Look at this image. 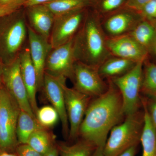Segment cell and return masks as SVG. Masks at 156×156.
I'll use <instances>...</instances> for the list:
<instances>
[{
	"label": "cell",
	"mask_w": 156,
	"mask_h": 156,
	"mask_svg": "<svg viewBox=\"0 0 156 156\" xmlns=\"http://www.w3.org/2000/svg\"><path fill=\"white\" fill-rule=\"evenodd\" d=\"M125 116L121 93L108 79L106 92L90 101L79 136L95 148H103L112 128Z\"/></svg>",
	"instance_id": "1"
},
{
	"label": "cell",
	"mask_w": 156,
	"mask_h": 156,
	"mask_svg": "<svg viewBox=\"0 0 156 156\" xmlns=\"http://www.w3.org/2000/svg\"><path fill=\"white\" fill-rule=\"evenodd\" d=\"M107 38L100 17L89 8L83 25L73 39L76 61L99 67L112 56L107 46Z\"/></svg>",
	"instance_id": "2"
},
{
	"label": "cell",
	"mask_w": 156,
	"mask_h": 156,
	"mask_svg": "<svg viewBox=\"0 0 156 156\" xmlns=\"http://www.w3.org/2000/svg\"><path fill=\"white\" fill-rule=\"evenodd\" d=\"M23 8L0 18V58L4 65L19 57L28 38L26 15Z\"/></svg>",
	"instance_id": "3"
},
{
	"label": "cell",
	"mask_w": 156,
	"mask_h": 156,
	"mask_svg": "<svg viewBox=\"0 0 156 156\" xmlns=\"http://www.w3.org/2000/svg\"><path fill=\"white\" fill-rule=\"evenodd\" d=\"M125 121L111 130L104 147L105 156H119L133 146L138 145L144 123V111L126 116Z\"/></svg>",
	"instance_id": "4"
},
{
	"label": "cell",
	"mask_w": 156,
	"mask_h": 156,
	"mask_svg": "<svg viewBox=\"0 0 156 156\" xmlns=\"http://www.w3.org/2000/svg\"><path fill=\"white\" fill-rule=\"evenodd\" d=\"M20 110L16 101L0 84V152H15L19 145L16 128Z\"/></svg>",
	"instance_id": "5"
},
{
	"label": "cell",
	"mask_w": 156,
	"mask_h": 156,
	"mask_svg": "<svg viewBox=\"0 0 156 156\" xmlns=\"http://www.w3.org/2000/svg\"><path fill=\"white\" fill-rule=\"evenodd\" d=\"M144 61L136 62L134 67L123 75L110 79L121 93L125 116L139 110Z\"/></svg>",
	"instance_id": "6"
},
{
	"label": "cell",
	"mask_w": 156,
	"mask_h": 156,
	"mask_svg": "<svg viewBox=\"0 0 156 156\" xmlns=\"http://www.w3.org/2000/svg\"><path fill=\"white\" fill-rule=\"evenodd\" d=\"M89 9L55 16L49 40L52 48L66 44L74 38L83 25Z\"/></svg>",
	"instance_id": "7"
},
{
	"label": "cell",
	"mask_w": 156,
	"mask_h": 156,
	"mask_svg": "<svg viewBox=\"0 0 156 156\" xmlns=\"http://www.w3.org/2000/svg\"><path fill=\"white\" fill-rule=\"evenodd\" d=\"M2 83L16 101L20 109L36 118L30 103L26 88L23 80L19 56L12 63L4 66Z\"/></svg>",
	"instance_id": "8"
},
{
	"label": "cell",
	"mask_w": 156,
	"mask_h": 156,
	"mask_svg": "<svg viewBox=\"0 0 156 156\" xmlns=\"http://www.w3.org/2000/svg\"><path fill=\"white\" fill-rule=\"evenodd\" d=\"M143 18L138 11L128 6L121 8L101 19L107 37L128 34Z\"/></svg>",
	"instance_id": "9"
},
{
	"label": "cell",
	"mask_w": 156,
	"mask_h": 156,
	"mask_svg": "<svg viewBox=\"0 0 156 156\" xmlns=\"http://www.w3.org/2000/svg\"><path fill=\"white\" fill-rule=\"evenodd\" d=\"M73 83L75 89L91 98L102 95L108 87L99 74L98 68L78 61L75 62Z\"/></svg>",
	"instance_id": "10"
},
{
	"label": "cell",
	"mask_w": 156,
	"mask_h": 156,
	"mask_svg": "<svg viewBox=\"0 0 156 156\" xmlns=\"http://www.w3.org/2000/svg\"><path fill=\"white\" fill-rule=\"evenodd\" d=\"M73 39L64 44L52 48L46 59L45 73L57 77L69 79L73 82L76 62Z\"/></svg>",
	"instance_id": "11"
},
{
	"label": "cell",
	"mask_w": 156,
	"mask_h": 156,
	"mask_svg": "<svg viewBox=\"0 0 156 156\" xmlns=\"http://www.w3.org/2000/svg\"><path fill=\"white\" fill-rule=\"evenodd\" d=\"M65 101L69 131L68 139L72 141L79 136L80 127L91 98L81 93L74 88L64 86Z\"/></svg>",
	"instance_id": "12"
},
{
	"label": "cell",
	"mask_w": 156,
	"mask_h": 156,
	"mask_svg": "<svg viewBox=\"0 0 156 156\" xmlns=\"http://www.w3.org/2000/svg\"><path fill=\"white\" fill-rule=\"evenodd\" d=\"M66 78L57 77L45 73L43 89L52 106L58 112L62 134L65 138L67 139L69 127L64 97V86L66 84Z\"/></svg>",
	"instance_id": "13"
},
{
	"label": "cell",
	"mask_w": 156,
	"mask_h": 156,
	"mask_svg": "<svg viewBox=\"0 0 156 156\" xmlns=\"http://www.w3.org/2000/svg\"><path fill=\"white\" fill-rule=\"evenodd\" d=\"M28 46L36 71L38 90L43 89L45 67L48 53L52 49L50 41L37 34L27 24Z\"/></svg>",
	"instance_id": "14"
},
{
	"label": "cell",
	"mask_w": 156,
	"mask_h": 156,
	"mask_svg": "<svg viewBox=\"0 0 156 156\" xmlns=\"http://www.w3.org/2000/svg\"><path fill=\"white\" fill-rule=\"evenodd\" d=\"M106 44L112 56L132 60L145 61L149 53L130 35L107 38Z\"/></svg>",
	"instance_id": "15"
},
{
	"label": "cell",
	"mask_w": 156,
	"mask_h": 156,
	"mask_svg": "<svg viewBox=\"0 0 156 156\" xmlns=\"http://www.w3.org/2000/svg\"><path fill=\"white\" fill-rule=\"evenodd\" d=\"M20 71L25 84L29 100L35 115L38 109L36 95L38 90L37 78L35 69L32 61L29 46H25L19 55Z\"/></svg>",
	"instance_id": "16"
},
{
	"label": "cell",
	"mask_w": 156,
	"mask_h": 156,
	"mask_svg": "<svg viewBox=\"0 0 156 156\" xmlns=\"http://www.w3.org/2000/svg\"><path fill=\"white\" fill-rule=\"evenodd\" d=\"M28 25L37 34L50 40L55 16L44 5L25 8Z\"/></svg>",
	"instance_id": "17"
},
{
	"label": "cell",
	"mask_w": 156,
	"mask_h": 156,
	"mask_svg": "<svg viewBox=\"0 0 156 156\" xmlns=\"http://www.w3.org/2000/svg\"><path fill=\"white\" fill-rule=\"evenodd\" d=\"M136 63L129 59L112 56L99 66L98 73L103 79H112L128 73Z\"/></svg>",
	"instance_id": "18"
},
{
	"label": "cell",
	"mask_w": 156,
	"mask_h": 156,
	"mask_svg": "<svg viewBox=\"0 0 156 156\" xmlns=\"http://www.w3.org/2000/svg\"><path fill=\"white\" fill-rule=\"evenodd\" d=\"M144 113V123L140 137L142 156H156V129L152 122L144 100L141 99Z\"/></svg>",
	"instance_id": "19"
},
{
	"label": "cell",
	"mask_w": 156,
	"mask_h": 156,
	"mask_svg": "<svg viewBox=\"0 0 156 156\" xmlns=\"http://www.w3.org/2000/svg\"><path fill=\"white\" fill-rule=\"evenodd\" d=\"M128 34L144 48L149 54L152 53L156 44V35L154 28L150 22L143 19Z\"/></svg>",
	"instance_id": "20"
},
{
	"label": "cell",
	"mask_w": 156,
	"mask_h": 156,
	"mask_svg": "<svg viewBox=\"0 0 156 156\" xmlns=\"http://www.w3.org/2000/svg\"><path fill=\"white\" fill-rule=\"evenodd\" d=\"M56 143L55 135L49 129L41 128L31 134L27 144L34 150L44 155Z\"/></svg>",
	"instance_id": "21"
},
{
	"label": "cell",
	"mask_w": 156,
	"mask_h": 156,
	"mask_svg": "<svg viewBox=\"0 0 156 156\" xmlns=\"http://www.w3.org/2000/svg\"><path fill=\"white\" fill-rule=\"evenodd\" d=\"M43 128L35 117L20 110L16 128V135L19 144H27L31 134L39 128Z\"/></svg>",
	"instance_id": "22"
},
{
	"label": "cell",
	"mask_w": 156,
	"mask_h": 156,
	"mask_svg": "<svg viewBox=\"0 0 156 156\" xmlns=\"http://www.w3.org/2000/svg\"><path fill=\"white\" fill-rule=\"evenodd\" d=\"M92 0H55L44 4L55 16L90 8Z\"/></svg>",
	"instance_id": "23"
},
{
	"label": "cell",
	"mask_w": 156,
	"mask_h": 156,
	"mask_svg": "<svg viewBox=\"0 0 156 156\" xmlns=\"http://www.w3.org/2000/svg\"><path fill=\"white\" fill-rule=\"evenodd\" d=\"M59 156H91L95 147L81 139L72 144L64 142L56 143Z\"/></svg>",
	"instance_id": "24"
},
{
	"label": "cell",
	"mask_w": 156,
	"mask_h": 156,
	"mask_svg": "<svg viewBox=\"0 0 156 156\" xmlns=\"http://www.w3.org/2000/svg\"><path fill=\"white\" fill-rule=\"evenodd\" d=\"M141 92L148 98L156 96V63L147 59L144 63Z\"/></svg>",
	"instance_id": "25"
},
{
	"label": "cell",
	"mask_w": 156,
	"mask_h": 156,
	"mask_svg": "<svg viewBox=\"0 0 156 156\" xmlns=\"http://www.w3.org/2000/svg\"><path fill=\"white\" fill-rule=\"evenodd\" d=\"M127 3L128 0H92L90 9L101 19L108 14L126 7Z\"/></svg>",
	"instance_id": "26"
},
{
	"label": "cell",
	"mask_w": 156,
	"mask_h": 156,
	"mask_svg": "<svg viewBox=\"0 0 156 156\" xmlns=\"http://www.w3.org/2000/svg\"><path fill=\"white\" fill-rule=\"evenodd\" d=\"M35 116L39 124L43 128L48 129L55 126L60 120L56 110L50 105L39 108Z\"/></svg>",
	"instance_id": "27"
},
{
	"label": "cell",
	"mask_w": 156,
	"mask_h": 156,
	"mask_svg": "<svg viewBox=\"0 0 156 156\" xmlns=\"http://www.w3.org/2000/svg\"><path fill=\"white\" fill-rule=\"evenodd\" d=\"M143 19L152 22L156 20V0H151L138 11Z\"/></svg>",
	"instance_id": "28"
},
{
	"label": "cell",
	"mask_w": 156,
	"mask_h": 156,
	"mask_svg": "<svg viewBox=\"0 0 156 156\" xmlns=\"http://www.w3.org/2000/svg\"><path fill=\"white\" fill-rule=\"evenodd\" d=\"M25 2L16 1L12 2L0 4V18L5 16L21 9Z\"/></svg>",
	"instance_id": "29"
},
{
	"label": "cell",
	"mask_w": 156,
	"mask_h": 156,
	"mask_svg": "<svg viewBox=\"0 0 156 156\" xmlns=\"http://www.w3.org/2000/svg\"><path fill=\"white\" fill-rule=\"evenodd\" d=\"M17 156H43L27 144H19L15 151Z\"/></svg>",
	"instance_id": "30"
},
{
	"label": "cell",
	"mask_w": 156,
	"mask_h": 156,
	"mask_svg": "<svg viewBox=\"0 0 156 156\" xmlns=\"http://www.w3.org/2000/svg\"><path fill=\"white\" fill-rule=\"evenodd\" d=\"M144 101L151 121L156 129V96L149 97L148 100Z\"/></svg>",
	"instance_id": "31"
},
{
	"label": "cell",
	"mask_w": 156,
	"mask_h": 156,
	"mask_svg": "<svg viewBox=\"0 0 156 156\" xmlns=\"http://www.w3.org/2000/svg\"><path fill=\"white\" fill-rule=\"evenodd\" d=\"M151 0H128L127 6L138 11Z\"/></svg>",
	"instance_id": "32"
},
{
	"label": "cell",
	"mask_w": 156,
	"mask_h": 156,
	"mask_svg": "<svg viewBox=\"0 0 156 156\" xmlns=\"http://www.w3.org/2000/svg\"><path fill=\"white\" fill-rule=\"evenodd\" d=\"M53 1L55 0H27L24 4L23 7L25 8L37 5H44Z\"/></svg>",
	"instance_id": "33"
},
{
	"label": "cell",
	"mask_w": 156,
	"mask_h": 156,
	"mask_svg": "<svg viewBox=\"0 0 156 156\" xmlns=\"http://www.w3.org/2000/svg\"><path fill=\"white\" fill-rule=\"evenodd\" d=\"M138 145L133 146L121 154L119 156H135Z\"/></svg>",
	"instance_id": "34"
},
{
	"label": "cell",
	"mask_w": 156,
	"mask_h": 156,
	"mask_svg": "<svg viewBox=\"0 0 156 156\" xmlns=\"http://www.w3.org/2000/svg\"><path fill=\"white\" fill-rule=\"evenodd\" d=\"M43 156H59L56 143L50 150L43 155Z\"/></svg>",
	"instance_id": "35"
},
{
	"label": "cell",
	"mask_w": 156,
	"mask_h": 156,
	"mask_svg": "<svg viewBox=\"0 0 156 156\" xmlns=\"http://www.w3.org/2000/svg\"><path fill=\"white\" fill-rule=\"evenodd\" d=\"M103 148L97 147L95 148L91 156H105L103 152Z\"/></svg>",
	"instance_id": "36"
},
{
	"label": "cell",
	"mask_w": 156,
	"mask_h": 156,
	"mask_svg": "<svg viewBox=\"0 0 156 156\" xmlns=\"http://www.w3.org/2000/svg\"><path fill=\"white\" fill-rule=\"evenodd\" d=\"M0 156H17L15 152H0Z\"/></svg>",
	"instance_id": "37"
},
{
	"label": "cell",
	"mask_w": 156,
	"mask_h": 156,
	"mask_svg": "<svg viewBox=\"0 0 156 156\" xmlns=\"http://www.w3.org/2000/svg\"><path fill=\"white\" fill-rule=\"evenodd\" d=\"M4 64H3L1 58H0V84L2 83V77L3 68H4Z\"/></svg>",
	"instance_id": "38"
},
{
	"label": "cell",
	"mask_w": 156,
	"mask_h": 156,
	"mask_svg": "<svg viewBox=\"0 0 156 156\" xmlns=\"http://www.w3.org/2000/svg\"><path fill=\"white\" fill-rule=\"evenodd\" d=\"M27 1V0H0V4L12 2H16V1H23L26 2Z\"/></svg>",
	"instance_id": "39"
},
{
	"label": "cell",
	"mask_w": 156,
	"mask_h": 156,
	"mask_svg": "<svg viewBox=\"0 0 156 156\" xmlns=\"http://www.w3.org/2000/svg\"><path fill=\"white\" fill-rule=\"evenodd\" d=\"M152 53H154V55L155 56L156 59V44L155 45L154 47Z\"/></svg>",
	"instance_id": "40"
},
{
	"label": "cell",
	"mask_w": 156,
	"mask_h": 156,
	"mask_svg": "<svg viewBox=\"0 0 156 156\" xmlns=\"http://www.w3.org/2000/svg\"><path fill=\"white\" fill-rule=\"evenodd\" d=\"M152 24L153 25L155 31V33L156 35V20L154 21H153V22H151Z\"/></svg>",
	"instance_id": "41"
}]
</instances>
